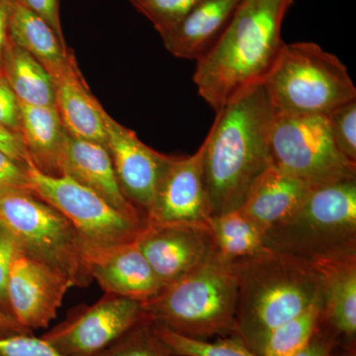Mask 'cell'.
Returning <instances> with one entry per match:
<instances>
[{"label": "cell", "instance_id": "obj_18", "mask_svg": "<svg viewBox=\"0 0 356 356\" xmlns=\"http://www.w3.org/2000/svg\"><path fill=\"white\" fill-rule=\"evenodd\" d=\"M53 79L55 108L67 134L105 146V110L89 89L74 51L64 69Z\"/></svg>", "mask_w": 356, "mask_h": 356}, {"label": "cell", "instance_id": "obj_39", "mask_svg": "<svg viewBox=\"0 0 356 356\" xmlns=\"http://www.w3.org/2000/svg\"><path fill=\"white\" fill-rule=\"evenodd\" d=\"M332 356H356V346H334Z\"/></svg>", "mask_w": 356, "mask_h": 356}, {"label": "cell", "instance_id": "obj_14", "mask_svg": "<svg viewBox=\"0 0 356 356\" xmlns=\"http://www.w3.org/2000/svg\"><path fill=\"white\" fill-rule=\"evenodd\" d=\"M136 243L165 287L216 254L208 226L147 222Z\"/></svg>", "mask_w": 356, "mask_h": 356}, {"label": "cell", "instance_id": "obj_4", "mask_svg": "<svg viewBox=\"0 0 356 356\" xmlns=\"http://www.w3.org/2000/svg\"><path fill=\"white\" fill-rule=\"evenodd\" d=\"M142 305L147 318L180 336L200 341L234 337L236 280L233 267L215 254Z\"/></svg>", "mask_w": 356, "mask_h": 356}, {"label": "cell", "instance_id": "obj_13", "mask_svg": "<svg viewBox=\"0 0 356 356\" xmlns=\"http://www.w3.org/2000/svg\"><path fill=\"white\" fill-rule=\"evenodd\" d=\"M212 210L203 172V147L192 156H170L147 222L208 226Z\"/></svg>", "mask_w": 356, "mask_h": 356}, {"label": "cell", "instance_id": "obj_36", "mask_svg": "<svg viewBox=\"0 0 356 356\" xmlns=\"http://www.w3.org/2000/svg\"><path fill=\"white\" fill-rule=\"evenodd\" d=\"M13 0H0V72L2 70L4 54L8 46L9 39V16Z\"/></svg>", "mask_w": 356, "mask_h": 356}, {"label": "cell", "instance_id": "obj_21", "mask_svg": "<svg viewBox=\"0 0 356 356\" xmlns=\"http://www.w3.org/2000/svg\"><path fill=\"white\" fill-rule=\"evenodd\" d=\"M19 106L20 134L33 166L44 175L60 177V159L69 134L57 110L22 103Z\"/></svg>", "mask_w": 356, "mask_h": 356}, {"label": "cell", "instance_id": "obj_35", "mask_svg": "<svg viewBox=\"0 0 356 356\" xmlns=\"http://www.w3.org/2000/svg\"><path fill=\"white\" fill-rule=\"evenodd\" d=\"M16 1L27 7L42 19L46 21L57 32L58 37L65 41L62 23H60V0H16Z\"/></svg>", "mask_w": 356, "mask_h": 356}, {"label": "cell", "instance_id": "obj_9", "mask_svg": "<svg viewBox=\"0 0 356 356\" xmlns=\"http://www.w3.org/2000/svg\"><path fill=\"white\" fill-rule=\"evenodd\" d=\"M271 165L311 187L356 178V165L337 151L325 116L275 111L269 134Z\"/></svg>", "mask_w": 356, "mask_h": 356}, {"label": "cell", "instance_id": "obj_32", "mask_svg": "<svg viewBox=\"0 0 356 356\" xmlns=\"http://www.w3.org/2000/svg\"><path fill=\"white\" fill-rule=\"evenodd\" d=\"M24 191L32 192L27 168L0 152V198Z\"/></svg>", "mask_w": 356, "mask_h": 356}, {"label": "cell", "instance_id": "obj_7", "mask_svg": "<svg viewBox=\"0 0 356 356\" xmlns=\"http://www.w3.org/2000/svg\"><path fill=\"white\" fill-rule=\"evenodd\" d=\"M0 224L25 254L65 274L72 285L92 282L81 236L60 211L32 192H16L0 198Z\"/></svg>", "mask_w": 356, "mask_h": 356}, {"label": "cell", "instance_id": "obj_23", "mask_svg": "<svg viewBox=\"0 0 356 356\" xmlns=\"http://www.w3.org/2000/svg\"><path fill=\"white\" fill-rule=\"evenodd\" d=\"M2 72L19 103L55 107L53 77L36 58L11 41L4 54Z\"/></svg>", "mask_w": 356, "mask_h": 356}, {"label": "cell", "instance_id": "obj_29", "mask_svg": "<svg viewBox=\"0 0 356 356\" xmlns=\"http://www.w3.org/2000/svg\"><path fill=\"white\" fill-rule=\"evenodd\" d=\"M325 118L337 151L356 165V100L341 105Z\"/></svg>", "mask_w": 356, "mask_h": 356}, {"label": "cell", "instance_id": "obj_10", "mask_svg": "<svg viewBox=\"0 0 356 356\" xmlns=\"http://www.w3.org/2000/svg\"><path fill=\"white\" fill-rule=\"evenodd\" d=\"M144 320L140 302L105 293L92 305L72 308L41 337L65 356H97Z\"/></svg>", "mask_w": 356, "mask_h": 356}, {"label": "cell", "instance_id": "obj_1", "mask_svg": "<svg viewBox=\"0 0 356 356\" xmlns=\"http://www.w3.org/2000/svg\"><path fill=\"white\" fill-rule=\"evenodd\" d=\"M216 113L202 144L204 181L213 216L238 210L270 168L269 134L275 110L259 83Z\"/></svg>", "mask_w": 356, "mask_h": 356}, {"label": "cell", "instance_id": "obj_11", "mask_svg": "<svg viewBox=\"0 0 356 356\" xmlns=\"http://www.w3.org/2000/svg\"><path fill=\"white\" fill-rule=\"evenodd\" d=\"M72 287L65 274L18 250L7 281L11 316L29 331L46 329Z\"/></svg>", "mask_w": 356, "mask_h": 356}, {"label": "cell", "instance_id": "obj_28", "mask_svg": "<svg viewBox=\"0 0 356 356\" xmlns=\"http://www.w3.org/2000/svg\"><path fill=\"white\" fill-rule=\"evenodd\" d=\"M133 6L151 21L161 35L180 22L203 0H129Z\"/></svg>", "mask_w": 356, "mask_h": 356}, {"label": "cell", "instance_id": "obj_19", "mask_svg": "<svg viewBox=\"0 0 356 356\" xmlns=\"http://www.w3.org/2000/svg\"><path fill=\"white\" fill-rule=\"evenodd\" d=\"M243 0H203L193 10L161 33L172 56L197 62L211 50L226 29Z\"/></svg>", "mask_w": 356, "mask_h": 356}, {"label": "cell", "instance_id": "obj_17", "mask_svg": "<svg viewBox=\"0 0 356 356\" xmlns=\"http://www.w3.org/2000/svg\"><path fill=\"white\" fill-rule=\"evenodd\" d=\"M92 280L107 294L145 303L165 289L135 242L98 255L90 264Z\"/></svg>", "mask_w": 356, "mask_h": 356}, {"label": "cell", "instance_id": "obj_2", "mask_svg": "<svg viewBox=\"0 0 356 356\" xmlns=\"http://www.w3.org/2000/svg\"><path fill=\"white\" fill-rule=\"evenodd\" d=\"M294 0H243L214 46L197 60L193 81L215 111L262 83L284 42L281 29Z\"/></svg>", "mask_w": 356, "mask_h": 356}, {"label": "cell", "instance_id": "obj_15", "mask_svg": "<svg viewBox=\"0 0 356 356\" xmlns=\"http://www.w3.org/2000/svg\"><path fill=\"white\" fill-rule=\"evenodd\" d=\"M314 264L324 277L317 332L336 346H356V254Z\"/></svg>", "mask_w": 356, "mask_h": 356}, {"label": "cell", "instance_id": "obj_8", "mask_svg": "<svg viewBox=\"0 0 356 356\" xmlns=\"http://www.w3.org/2000/svg\"><path fill=\"white\" fill-rule=\"evenodd\" d=\"M30 189L37 197L60 211L81 236L90 264L107 250L135 242L147 226L146 218L129 216L115 209L104 199L67 177H51L30 165Z\"/></svg>", "mask_w": 356, "mask_h": 356}, {"label": "cell", "instance_id": "obj_5", "mask_svg": "<svg viewBox=\"0 0 356 356\" xmlns=\"http://www.w3.org/2000/svg\"><path fill=\"white\" fill-rule=\"evenodd\" d=\"M264 245L312 262L356 254V178L315 187L291 217L269 229Z\"/></svg>", "mask_w": 356, "mask_h": 356}, {"label": "cell", "instance_id": "obj_6", "mask_svg": "<svg viewBox=\"0 0 356 356\" xmlns=\"http://www.w3.org/2000/svg\"><path fill=\"white\" fill-rule=\"evenodd\" d=\"M262 86L280 113L327 116L356 100L348 67L312 42L284 44Z\"/></svg>", "mask_w": 356, "mask_h": 356}, {"label": "cell", "instance_id": "obj_31", "mask_svg": "<svg viewBox=\"0 0 356 356\" xmlns=\"http://www.w3.org/2000/svg\"><path fill=\"white\" fill-rule=\"evenodd\" d=\"M19 248L10 232L0 224V311L10 317L13 316L7 297V281L11 264Z\"/></svg>", "mask_w": 356, "mask_h": 356}, {"label": "cell", "instance_id": "obj_22", "mask_svg": "<svg viewBox=\"0 0 356 356\" xmlns=\"http://www.w3.org/2000/svg\"><path fill=\"white\" fill-rule=\"evenodd\" d=\"M9 39L36 58L51 77L64 69L72 53L46 21L16 0L9 16Z\"/></svg>", "mask_w": 356, "mask_h": 356}, {"label": "cell", "instance_id": "obj_26", "mask_svg": "<svg viewBox=\"0 0 356 356\" xmlns=\"http://www.w3.org/2000/svg\"><path fill=\"white\" fill-rule=\"evenodd\" d=\"M159 339L175 356H257L236 337H219L217 341H200L180 336L154 324Z\"/></svg>", "mask_w": 356, "mask_h": 356}, {"label": "cell", "instance_id": "obj_37", "mask_svg": "<svg viewBox=\"0 0 356 356\" xmlns=\"http://www.w3.org/2000/svg\"><path fill=\"white\" fill-rule=\"evenodd\" d=\"M334 346L332 341L316 331L309 343L295 356H332Z\"/></svg>", "mask_w": 356, "mask_h": 356}, {"label": "cell", "instance_id": "obj_25", "mask_svg": "<svg viewBox=\"0 0 356 356\" xmlns=\"http://www.w3.org/2000/svg\"><path fill=\"white\" fill-rule=\"evenodd\" d=\"M322 305L323 298L274 330L261 356H295L303 350L317 331Z\"/></svg>", "mask_w": 356, "mask_h": 356}, {"label": "cell", "instance_id": "obj_24", "mask_svg": "<svg viewBox=\"0 0 356 356\" xmlns=\"http://www.w3.org/2000/svg\"><path fill=\"white\" fill-rule=\"evenodd\" d=\"M218 259L233 264L266 252L264 233L238 210L214 215L209 224Z\"/></svg>", "mask_w": 356, "mask_h": 356}, {"label": "cell", "instance_id": "obj_34", "mask_svg": "<svg viewBox=\"0 0 356 356\" xmlns=\"http://www.w3.org/2000/svg\"><path fill=\"white\" fill-rule=\"evenodd\" d=\"M0 152L19 165L28 168L32 165L31 159L19 132L0 126Z\"/></svg>", "mask_w": 356, "mask_h": 356}, {"label": "cell", "instance_id": "obj_30", "mask_svg": "<svg viewBox=\"0 0 356 356\" xmlns=\"http://www.w3.org/2000/svg\"><path fill=\"white\" fill-rule=\"evenodd\" d=\"M0 356H65L33 334L0 337Z\"/></svg>", "mask_w": 356, "mask_h": 356}, {"label": "cell", "instance_id": "obj_33", "mask_svg": "<svg viewBox=\"0 0 356 356\" xmlns=\"http://www.w3.org/2000/svg\"><path fill=\"white\" fill-rule=\"evenodd\" d=\"M0 126L20 133L19 102L0 72Z\"/></svg>", "mask_w": 356, "mask_h": 356}, {"label": "cell", "instance_id": "obj_20", "mask_svg": "<svg viewBox=\"0 0 356 356\" xmlns=\"http://www.w3.org/2000/svg\"><path fill=\"white\" fill-rule=\"evenodd\" d=\"M313 189L273 165L255 182L238 211L262 233L292 216Z\"/></svg>", "mask_w": 356, "mask_h": 356}, {"label": "cell", "instance_id": "obj_3", "mask_svg": "<svg viewBox=\"0 0 356 356\" xmlns=\"http://www.w3.org/2000/svg\"><path fill=\"white\" fill-rule=\"evenodd\" d=\"M236 280V337L261 356L274 330L323 298L314 262L267 250L232 264Z\"/></svg>", "mask_w": 356, "mask_h": 356}, {"label": "cell", "instance_id": "obj_38", "mask_svg": "<svg viewBox=\"0 0 356 356\" xmlns=\"http://www.w3.org/2000/svg\"><path fill=\"white\" fill-rule=\"evenodd\" d=\"M22 334H33V332L22 327L13 317L0 311V337Z\"/></svg>", "mask_w": 356, "mask_h": 356}, {"label": "cell", "instance_id": "obj_12", "mask_svg": "<svg viewBox=\"0 0 356 356\" xmlns=\"http://www.w3.org/2000/svg\"><path fill=\"white\" fill-rule=\"evenodd\" d=\"M105 147L125 197L143 214H149L170 156L147 146L137 134L104 111Z\"/></svg>", "mask_w": 356, "mask_h": 356}, {"label": "cell", "instance_id": "obj_16", "mask_svg": "<svg viewBox=\"0 0 356 356\" xmlns=\"http://www.w3.org/2000/svg\"><path fill=\"white\" fill-rule=\"evenodd\" d=\"M60 172L95 192L124 214L147 219L122 192L104 145L67 135L60 159Z\"/></svg>", "mask_w": 356, "mask_h": 356}, {"label": "cell", "instance_id": "obj_27", "mask_svg": "<svg viewBox=\"0 0 356 356\" xmlns=\"http://www.w3.org/2000/svg\"><path fill=\"white\" fill-rule=\"evenodd\" d=\"M97 356H175L154 329V323L144 320Z\"/></svg>", "mask_w": 356, "mask_h": 356}]
</instances>
